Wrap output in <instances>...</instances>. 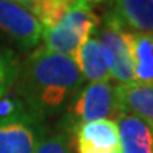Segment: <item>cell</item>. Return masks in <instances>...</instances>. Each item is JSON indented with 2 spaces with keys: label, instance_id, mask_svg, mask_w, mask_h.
<instances>
[{
  "label": "cell",
  "instance_id": "obj_1",
  "mask_svg": "<svg viewBox=\"0 0 153 153\" xmlns=\"http://www.w3.org/2000/svg\"><path fill=\"white\" fill-rule=\"evenodd\" d=\"M84 81L74 60L45 47H37L22 61L14 88L30 115L44 122L70 105Z\"/></svg>",
  "mask_w": 153,
  "mask_h": 153
},
{
  "label": "cell",
  "instance_id": "obj_2",
  "mask_svg": "<svg viewBox=\"0 0 153 153\" xmlns=\"http://www.w3.org/2000/svg\"><path fill=\"white\" fill-rule=\"evenodd\" d=\"M101 19L92 11L91 6L74 1L62 22L54 28L43 30L44 47L54 53L70 57L78 62L82 45L99 27Z\"/></svg>",
  "mask_w": 153,
  "mask_h": 153
},
{
  "label": "cell",
  "instance_id": "obj_3",
  "mask_svg": "<svg viewBox=\"0 0 153 153\" xmlns=\"http://www.w3.org/2000/svg\"><path fill=\"white\" fill-rule=\"evenodd\" d=\"M118 101L115 87L109 82H89L81 88L70 105L62 120V131L74 132L79 125L95 120L118 118Z\"/></svg>",
  "mask_w": 153,
  "mask_h": 153
},
{
  "label": "cell",
  "instance_id": "obj_4",
  "mask_svg": "<svg viewBox=\"0 0 153 153\" xmlns=\"http://www.w3.org/2000/svg\"><path fill=\"white\" fill-rule=\"evenodd\" d=\"M92 36L98 38L112 54V78L119 82V85L135 84L133 60L126 40V30L111 14V11L104 16Z\"/></svg>",
  "mask_w": 153,
  "mask_h": 153
},
{
  "label": "cell",
  "instance_id": "obj_5",
  "mask_svg": "<svg viewBox=\"0 0 153 153\" xmlns=\"http://www.w3.org/2000/svg\"><path fill=\"white\" fill-rule=\"evenodd\" d=\"M0 30L20 51L33 50L43 37V26L37 17L14 0H0Z\"/></svg>",
  "mask_w": 153,
  "mask_h": 153
},
{
  "label": "cell",
  "instance_id": "obj_6",
  "mask_svg": "<svg viewBox=\"0 0 153 153\" xmlns=\"http://www.w3.org/2000/svg\"><path fill=\"white\" fill-rule=\"evenodd\" d=\"M45 132L33 116L0 120V153H34Z\"/></svg>",
  "mask_w": 153,
  "mask_h": 153
},
{
  "label": "cell",
  "instance_id": "obj_7",
  "mask_svg": "<svg viewBox=\"0 0 153 153\" xmlns=\"http://www.w3.org/2000/svg\"><path fill=\"white\" fill-rule=\"evenodd\" d=\"M76 153H114L120 150L118 125L114 119L88 122L74 129Z\"/></svg>",
  "mask_w": 153,
  "mask_h": 153
},
{
  "label": "cell",
  "instance_id": "obj_8",
  "mask_svg": "<svg viewBox=\"0 0 153 153\" xmlns=\"http://www.w3.org/2000/svg\"><path fill=\"white\" fill-rule=\"evenodd\" d=\"M120 153H153V125L136 115L119 114L116 118Z\"/></svg>",
  "mask_w": 153,
  "mask_h": 153
},
{
  "label": "cell",
  "instance_id": "obj_9",
  "mask_svg": "<svg viewBox=\"0 0 153 153\" xmlns=\"http://www.w3.org/2000/svg\"><path fill=\"white\" fill-rule=\"evenodd\" d=\"M76 65L89 82H109L112 79V54L95 36L82 45Z\"/></svg>",
  "mask_w": 153,
  "mask_h": 153
},
{
  "label": "cell",
  "instance_id": "obj_10",
  "mask_svg": "<svg viewBox=\"0 0 153 153\" xmlns=\"http://www.w3.org/2000/svg\"><path fill=\"white\" fill-rule=\"evenodd\" d=\"M109 11L125 30L153 34V0H112Z\"/></svg>",
  "mask_w": 153,
  "mask_h": 153
},
{
  "label": "cell",
  "instance_id": "obj_11",
  "mask_svg": "<svg viewBox=\"0 0 153 153\" xmlns=\"http://www.w3.org/2000/svg\"><path fill=\"white\" fill-rule=\"evenodd\" d=\"M119 114L136 115L153 125V85H116Z\"/></svg>",
  "mask_w": 153,
  "mask_h": 153
},
{
  "label": "cell",
  "instance_id": "obj_12",
  "mask_svg": "<svg viewBox=\"0 0 153 153\" xmlns=\"http://www.w3.org/2000/svg\"><path fill=\"white\" fill-rule=\"evenodd\" d=\"M126 40L133 60L135 84L153 85V34L126 30Z\"/></svg>",
  "mask_w": 153,
  "mask_h": 153
},
{
  "label": "cell",
  "instance_id": "obj_13",
  "mask_svg": "<svg viewBox=\"0 0 153 153\" xmlns=\"http://www.w3.org/2000/svg\"><path fill=\"white\" fill-rule=\"evenodd\" d=\"M72 4L74 0H37L31 13L37 17L43 30H48L62 22Z\"/></svg>",
  "mask_w": 153,
  "mask_h": 153
},
{
  "label": "cell",
  "instance_id": "obj_14",
  "mask_svg": "<svg viewBox=\"0 0 153 153\" xmlns=\"http://www.w3.org/2000/svg\"><path fill=\"white\" fill-rule=\"evenodd\" d=\"M22 61L10 48L0 47V95H4L14 87Z\"/></svg>",
  "mask_w": 153,
  "mask_h": 153
},
{
  "label": "cell",
  "instance_id": "obj_15",
  "mask_svg": "<svg viewBox=\"0 0 153 153\" xmlns=\"http://www.w3.org/2000/svg\"><path fill=\"white\" fill-rule=\"evenodd\" d=\"M24 116H31V115L23 98L16 91V88L13 87L9 92L0 95V120L24 118Z\"/></svg>",
  "mask_w": 153,
  "mask_h": 153
},
{
  "label": "cell",
  "instance_id": "obj_16",
  "mask_svg": "<svg viewBox=\"0 0 153 153\" xmlns=\"http://www.w3.org/2000/svg\"><path fill=\"white\" fill-rule=\"evenodd\" d=\"M34 153H74L71 146V136L65 131L55 133H44Z\"/></svg>",
  "mask_w": 153,
  "mask_h": 153
},
{
  "label": "cell",
  "instance_id": "obj_17",
  "mask_svg": "<svg viewBox=\"0 0 153 153\" xmlns=\"http://www.w3.org/2000/svg\"><path fill=\"white\" fill-rule=\"evenodd\" d=\"M14 1L20 3V4L24 6V7H26V9H28L30 11H33L34 6H36V3H37V0H14Z\"/></svg>",
  "mask_w": 153,
  "mask_h": 153
},
{
  "label": "cell",
  "instance_id": "obj_18",
  "mask_svg": "<svg viewBox=\"0 0 153 153\" xmlns=\"http://www.w3.org/2000/svg\"><path fill=\"white\" fill-rule=\"evenodd\" d=\"M74 1H78V3H84V4L88 6H94V4H99V3H104L106 0H74Z\"/></svg>",
  "mask_w": 153,
  "mask_h": 153
},
{
  "label": "cell",
  "instance_id": "obj_19",
  "mask_svg": "<svg viewBox=\"0 0 153 153\" xmlns=\"http://www.w3.org/2000/svg\"><path fill=\"white\" fill-rule=\"evenodd\" d=\"M114 153H120V150H116V152H114Z\"/></svg>",
  "mask_w": 153,
  "mask_h": 153
}]
</instances>
